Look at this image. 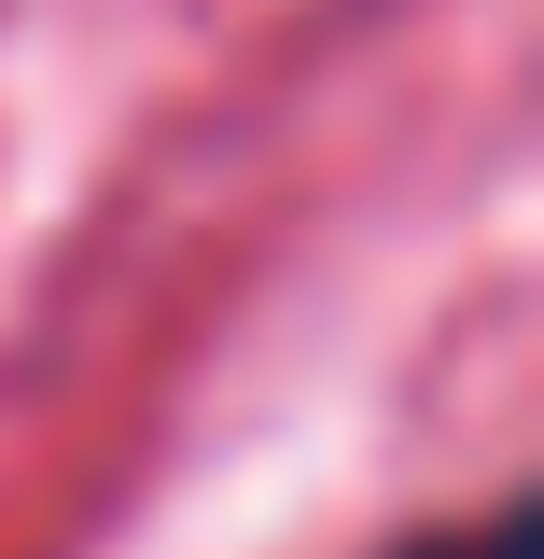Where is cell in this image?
Instances as JSON below:
<instances>
[{
	"instance_id": "obj_1",
	"label": "cell",
	"mask_w": 544,
	"mask_h": 559,
	"mask_svg": "<svg viewBox=\"0 0 544 559\" xmlns=\"http://www.w3.org/2000/svg\"><path fill=\"white\" fill-rule=\"evenodd\" d=\"M406 559H544V546H531V503H503V518H475V532H419Z\"/></svg>"
}]
</instances>
